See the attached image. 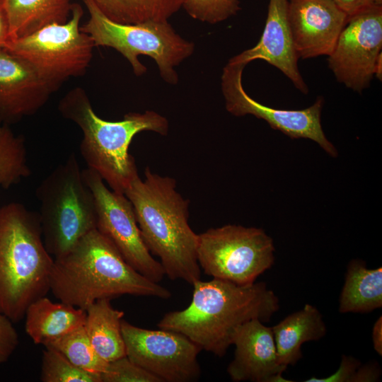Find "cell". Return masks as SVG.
<instances>
[{"label":"cell","mask_w":382,"mask_h":382,"mask_svg":"<svg viewBox=\"0 0 382 382\" xmlns=\"http://www.w3.org/2000/svg\"><path fill=\"white\" fill-rule=\"evenodd\" d=\"M192 285L190 305L167 313L157 326L181 333L219 357L233 345L242 325L255 318L268 322L279 308L278 297L265 282L240 285L213 278Z\"/></svg>","instance_id":"6da1fadb"},{"label":"cell","mask_w":382,"mask_h":382,"mask_svg":"<svg viewBox=\"0 0 382 382\" xmlns=\"http://www.w3.org/2000/svg\"><path fill=\"white\" fill-rule=\"evenodd\" d=\"M50 291L60 301L83 310L97 300L122 295L171 296L166 287L134 269L97 229L54 259Z\"/></svg>","instance_id":"7a4b0ae2"},{"label":"cell","mask_w":382,"mask_h":382,"mask_svg":"<svg viewBox=\"0 0 382 382\" xmlns=\"http://www.w3.org/2000/svg\"><path fill=\"white\" fill-rule=\"evenodd\" d=\"M131 202L142 238L171 279L192 284L200 279L197 234L188 224V200L176 190L175 180L146 167L125 192Z\"/></svg>","instance_id":"3957f363"},{"label":"cell","mask_w":382,"mask_h":382,"mask_svg":"<svg viewBox=\"0 0 382 382\" xmlns=\"http://www.w3.org/2000/svg\"><path fill=\"white\" fill-rule=\"evenodd\" d=\"M58 109L81 130L80 152L88 168L97 172L112 190L121 194L139 177L134 158L129 153L134 137L142 131L161 135L168 132L167 119L151 110L129 112L120 121L103 120L80 87L69 91L59 101Z\"/></svg>","instance_id":"277c9868"},{"label":"cell","mask_w":382,"mask_h":382,"mask_svg":"<svg viewBox=\"0 0 382 382\" xmlns=\"http://www.w3.org/2000/svg\"><path fill=\"white\" fill-rule=\"evenodd\" d=\"M54 259L47 250L39 214L23 204L0 207V312L13 322L50 291Z\"/></svg>","instance_id":"5b68a950"},{"label":"cell","mask_w":382,"mask_h":382,"mask_svg":"<svg viewBox=\"0 0 382 382\" xmlns=\"http://www.w3.org/2000/svg\"><path fill=\"white\" fill-rule=\"evenodd\" d=\"M36 197L45 248L54 259L63 257L96 229L95 198L74 154L39 185Z\"/></svg>","instance_id":"8992f818"},{"label":"cell","mask_w":382,"mask_h":382,"mask_svg":"<svg viewBox=\"0 0 382 382\" xmlns=\"http://www.w3.org/2000/svg\"><path fill=\"white\" fill-rule=\"evenodd\" d=\"M83 1L89 18L81 30L91 37L95 47H108L119 52L129 62L137 76L147 70L138 57L149 56L156 63L160 75L166 83H178V75L175 68L192 54L195 45L179 35L168 21L120 23L108 18L91 0Z\"/></svg>","instance_id":"52a82bcc"},{"label":"cell","mask_w":382,"mask_h":382,"mask_svg":"<svg viewBox=\"0 0 382 382\" xmlns=\"http://www.w3.org/2000/svg\"><path fill=\"white\" fill-rule=\"evenodd\" d=\"M83 8L72 4L64 23H52L28 35L9 40L4 46L27 61L37 72L57 89L67 79L86 71L95 45L81 30Z\"/></svg>","instance_id":"ba28073f"},{"label":"cell","mask_w":382,"mask_h":382,"mask_svg":"<svg viewBox=\"0 0 382 382\" xmlns=\"http://www.w3.org/2000/svg\"><path fill=\"white\" fill-rule=\"evenodd\" d=\"M272 238L264 230L228 224L197 234L200 268L212 277L237 284H253L274 262Z\"/></svg>","instance_id":"9c48e42d"},{"label":"cell","mask_w":382,"mask_h":382,"mask_svg":"<svg viewBox=\"0 0 382 382\" xmlns=\"http://www.w3.org/2000/svg\"><path fill=\"white\" fill-rule=\"evenodd\" d=\"M82 175L95 198L96 229L134 269L155 282H161L166 275L164 270L145 244L131 202L125 194L108 189L94 170L83 169Z\"/></svg>","instance_id":"30bf717a"},{"label":"cell","mask_w":382,"mask_h":382,"mask_svg":"<svg viewBox=\"0 0 382 382\" xmlns=\"http://www.w3.org/2000/svg\"><path fill=\"white\" fill-rule=\"evenodd\" d=\"M126 356L161 382H190L201 374V348L184 335L168 330H149L122 320Z\"/></svg>","instance_id":"8fae6325"},{"label":"cell","mask_w":382,"mask_h":382,"mask_svg":"<svg viewBox=\"0 0 382 382\" xmlns=\"http://www.w3.org/2000/svg\"><path fill=\"white\" fill-rule=\"evenodd\" d=\"M381 50L382 5H375L348 18L328 65L339 83L361 93L375 75Z\"/></svg>","instance_id":"7c38bea8"},{"label":"cell","mask_w":382,"mask_h":382,"mask_svg":"<svg viewBox=\"0 0 382 382\" xmlns=\"http://www.w3.org/2000/svg\"><path fill=\"white\" fill-rule=\"evenodd\" d=\"M245 66L228 62L221 75V90L226 110L236 117L252 115L266 121L271 128L291 139L305 138L318 143L332 157L337 151L326 138L320 122L324 103L319 96L315 103L303 110H282L262 105L245 91L242 76Z\"/></svg>","instance_id":"4fadbf2b"},{"label":"cell","mask_w":382,"mask_h":382,"mask_svg":"<svg viewBox=\"0 0 382 382\" xmlns=\"http://www.w3.org/2000/svg\"><path fill=\"white\" fill-rule=\"evenodd\" d=\"M288 19L297 55L306 59L330 54L348 16L332 0H289Z\"/></svg>","instance_id":"5bb4252c"},{"label":"cell","mask_w":382,"mask_h":382,"mask_svg":"<svg viewBox=\"0 0 382 382\" xmlns=\"http://www.w3.org/2000/svg\"><path fill=\"white\" fill-rule=\"evenodd\" d=\"M57 90L27 61L0 48V122L10 125L36 113Z\"/></svg>","instance_id":"9a60e30c"},{"label":"cell","mask_w":382,"mask_h":382,"mask_svg":"<svg viewBox=\"0 0 382 382\" xmlns=\"http://www.w3.org/2000/svg\"><path fill=\"white\" fill-rule=\"evenodd\" d=\"M234 357L227 368L233 381L288 382L282 374L287 366L278 359L272 327L252 319L236 331Z\"/></svg>","instance_id":"2e32d148"},{"label":"cell","mask_w":382,"mask_h":382,"mask_svg":"<svg viewBox=\"0 0 382 382\" xmlns=\"http://www.w3.org/2000/svg\"><path fill=\"white\" fill-rule=\"evenodd\" d=\"M289 0H269L265 25L260 40L253 47L231 57L228 62L246 66L263 60L278 69L303 94L308 88L298 67L299 59L288 19Z\"/></svg>","instance_id":"e0dca14e"},{"label":"cell","mask_w":382,"mask_h":382,"mask_svg":"<svg viewBox=\"0 0 382 382\" xmlns=\"http://www.w3.org/2000/svg\"><path fill=\"white\" fill-rule=\"evenodd\" d=\"M86 310L52 302L45 296L32 302L25 313V330L35 345H46L84 325Z\"/></svg>","instance_id":"ac0fdd59"},{"label":"cell","mask_w":382,"mask_h":382,"mask_svg":"<svg viewBox=\"0 0 382 382\" xmlns=\"http://www.w3.org/2000/svg\"><path fill=\"white\" fill-rule=\"evenodd\" d=\"M272 330L279 361L286 366L294 365L302 357L304 342L319 340L327 332L322 314L308 303L272 327Z\"/></svg>","instance_id":"d6986e66"},{"label":"cell","mask_w":382,"mask_h":382,"mask_svg":"<svg viewBox=\"0 0 382 382\" xmlns=\"http://www.w3.org/2000/svg\"><path fill=\"white\" fill-rule=\"evenodd\" d=\"M110 300L101 299L91 304L83 325L93 347L107 362L126 356L121 328L125 313L114 308Z\"/></svg>","instance_id":"ffe728a7"},{"label":"cell","mask_w":382,"mask_h":382,"mask_svg":"<svg viewBox=\"0 0 382 382\" xmlns=\"http://www.w3.org/2000/svg\"><path fill=\"white\" fill-rule=\"evenodd\" d=\"M10 40L52 23H66L71 13L69 0H6Z\"/></svg>","instance_id":"44dd1931"},{"label":"cell","mask_w":382,"mask_h":382,"mask_svg":"<svg viewBox=\"0 0 382 382\" xmlns=\"http://www.w3.org/2000/svg\"><path fill=\"white\" fill-rule=\"evenodd\" d=\"M382 306V268L368 269L359 260L350 261L339 299V311L367 313Z\"/></svg>","instance_id":"7402d4cb"},{"label":"cell","mask_w":382,"mask_h":382,"mask_svg":"<svg viewBox=\"0 0 382 382\" xmlns=\"http://www.w3.org/2000/svg\"><path fill=\"white\" fill-rule=\"evenodd\" d=\"M110 20L124 24L168 21L183 0H91Z\"/></svg>","instance_id":"603a6c76"},{"label":"cell","mask_w":382,"mask_h":382,"mask_svg":"<svg viewBox=\"0 0 382 382\" xmlns=\"http://www.w3.org/2000/svg\"><path fill=\"white\" fill-rule=\"evenodd\" d=\"M30 174L23 137L0 122V190L10 188Z\"/></svg>","instance_id":"cb8c5ba5"},{"label":"cell","mask_w":382,"mask_h":382,"mask_svg":"<svg viewBox=\"0 0 382 382\" xmlns=\"http://www.w3.org/2000/svg\"><path fill=\"white\" fill-rule=\"evenodd\" d=\"M83 325L49 342L44 347L59 352L73 364L85 371L101 374L105 371L108 362L97 354Z\"/></svg>","instance_id":"d4e9b609"},{"label":"cell","mask_w":382,"mask_h":382,"mask_svg":"<svg viewBox=\"0 0 382 382\" xmlns=\"http://www.w3.org/2000/svg\"><path fill=\"white\" fill-rule=\"evenodd\" d=\"M42 382H101L100 374L85 371L59 352L45 347L40 371Z\"/></svg>","instance_id":"484cf974"},{"label":"cell","mask_w":382,"mask_h":382,"mask_svg":"<svg viewBox=\"0 0 382 382\" xmlns=\"http://www.w3.org/2000/svg\"><path fill=\"white\" fill-rule=\"evenodd\" d=\"M240 0H183L182 8L193 19L216 24L236 15Z\"/></svg>","instance_id":"4316f807"},{"label":"cell","mask_w":382,"mask_h":382,"mask_svg":"<svg viewBox=\"0 0 382 382\" xmlns=\"http://www.w3.org/2000/svg\"><path fill=\"white\" fill-rule=\"evenodd\" d=\"M381 369L378 363L361 365L352 356L343 355L337 370L325 378L312 377L306 382H373L378 380Z\"/></svg>","instance_id":"83f0119b"},{"label":"cell","mask_w":382,"mask_h":382,"mask_svg":"<svg viewBox=\"0 0 382 382\" xmlns=\"http://www.w3.org/2000/svg\"><path fill=\"white\" fill-rule=\"evenodd\" d=\"M100 378L101 382H161L127 356L108 362L105 371L100 374Z\"/></svg>","instance_id":"f1b7e54d"},{"label":"cell","mask_w":382,"mask_h":382,"mask_svg":"<svg viewBox=\"0 0 382 382\" xmlns=\"http://www.w3.org/2000/svg\"><path fill=\"white\" fill-rule=\"evenodd\" d=\"M12 322L0 312V364L8 360L19 343L18 335Z\"/></svg>","instance_id":"f546056e"},{"label":"cell","mask_w":382,"mask_h":382,"mask_svg":"<svg viewBox=\"0 0 382 382\" xmlns=\"http://www.w3.org/2000/svg\"><path fill=\"white\" fill-rule=\"evenodd\" d=\"M348 18L375 5H382V0H332Z\"/></svg>","instance_id":"4dcf8cb0"},{"label":"cell","mask_w":382,"mask_h":382,"mask_svg":"<svg viewBox=\"0 0 382 382\" xmlns=\"http://www.w3.org/2000/svg\"><path fill=\"white\" fill-rule=\"evenodd\" d=\"M10 40V24L6 0H0V48Z\"/></svg>","instance_id":"1f68e13d"},{"label":"cell","mask_w":382,"mask_h":382,"mask_svg":"<svg viewBox=\"0 0 382 382\" xmlns=\"http://www.w3.org/2000/svg\"><path fill=\"white\" fill-rule=\"evenodd\" d=\"M373 346L376 352L382 356V318L380 316L375 322L372 329Z\"/></svg>","instance_id":"d6a6232c"}]
</instances>
